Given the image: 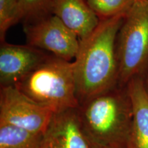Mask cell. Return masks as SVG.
<instances>
[{
  "instance_id": "4",
  "label": "cell",
  "mask_w": 148,
  "mask_h": 148,
  "mask_svg": "<svg viewBox=\"0 0 148 148\" xmlns=\"http://www.w3.org/2000/svg\"><path fill=\"white\" fill-rule=\"evenodd\" d=\"M116 51L119 86L147 76L148 0H135L125 15L116 37Z\"/></svg>"
},
{
  "instance_id": "15",
  "label": "cell",
  "mask_w": 148,
  "mask_h": 148,
  "mask_svg": "<svg viewBox=\"0 0 148 148\" xmlns=\"http://www.w3.org/2000/svg\"><path fill=\"white\" fill-rule=\"evenodd\" d=\"M145 85L146 90H147V92L148 93V75H147V77H146V79H145Z\"/></svg>"
},
{
  "instance_id": "7",
  "label": "cell",
  "mask_w": 148,
  "mask_h": 148,
  "mask_svg": "<svg viewBox=\"0 0 148 148\" xmlns=\"http://www.w3.org/2000/svg\"><path fill=\"white\" fill-rule=\"evenodd\" d=\"M49 55L27 44L13 45L2 42L0 47L1 86H14Z\"/></svg>"
},
{
  "instance_id": "9",
  "label": "cell",
  "mask_w": 148,
  "mask_h": 148,
  "mask_svg": "<svg viewBox=\"0 0 148 148\" xmlns=\"http://www.w3.org/2000/svg\"><path fill=\"white\" fill-rule=\"evenodd\" d=\"M50 12L60 18L79 40L89 35L100 21L86 0H51Z\"/></svg>"
},
{
  "instance_id": "10",
  "label": "cell",
  "mask_w": 148,
  "mask_h": 148,
  "mask_svg": "<svg viewBox=\"0 0 148 148\" xmlns=\"http://www.w3.org/2000/svg\"><path fill=\"white\" fill-rule=\"evenodd\" d=\"M132 108L127 148H148V93L145 79L136 77L126 85Z\"/></svg>"
},
{
  "instance_id": "1",
  "label": "cell",
  "mask_w": 148,
  "mask_h": 148,
  "mask_svg": "<svg viewBox=\"0 0 148 148\" xmlns=\"http://www.w3.org/2000/svg\"><path fill=\"white\" fill-rule=\"evenodd\" d=\"M125 14L100 19L89 35L79 40L73 61L79 104L119 86L116 42Z\"/></svg>"
},
{
  "instance_id": "16",
  "label": "cell",
  "mask_w": 148,
  "mask_h": 148,
  "mask_svg": "<svg viewBox=\"0 0 148 148\" xmlns=\"http://www.w3.org/2000/svg\"><path fill=\"white\" fill-rule=\"evenodd\" d=\"M92 147H93V148H100V147H95V146L92 145Z\"/></svg>"
},
{
  "instance_id": "8",
  "label": "cell",
  "mask_w": 148,
  "mask_h": 148,
  "mask_svg": "<svg viewBox=\"0 0 148 148\" xmlns=\"http://www.w3.org/2000/svg\"><path fill=\"white\" fill-rule=\"evenodd\" d=\"M42 148H93L83 129L79 108L53 114Z\"/></svg>"
},
{
  "instance_id": "11",
  "label": "cell",
  "mask_w": 148,
  "mask_h": 148,
  "mask_svg": "<svg viewBox=\"0 0 148 148\" xmlns=\"http://www.w3.org/2000/svg\"><path fill=\"white\" fill-rule=\"evenodd\" d=\"M42 136L12 125L0 124V148H42Z\"/></svg>"
},
{
  "instance_id": "3",
  "label": "cell",
  "mask_w": 148,
  "mask_h": 148,
  "mask_svg": "<svg viewBox=\"0 0 148 148\" xmlns=\"http://www.w3.org/2000/svg\"><path fill=\"white\" fill-rule=\"evenodd\" d=\"M14 86L54 114L79 108L80 105L73 62L51 54Z\"/></svg>"
},
{
  "instance_id": "13",
  "label": "cell",
  "mask_w": 148,
  "mask_h": 148,
  "mask_svg": "<svg viewBox=\"0 0 148 148\" xmlns=\"http://www.w3.org/2000/svg\"><path fill=\"white\" fill-rule=\"evenodd\" d=\"M21 19L19 0H0V38L3 42L5 33Z\"/></svg>"
},
{
  "instance_id": "14",
  "label": "cell",
  "mask_w": 148,
  "mask_h": 148,
  "mask_svg": "<svg viewBox=\"0 0 148 148\" xmlns=\"http://www.w3.org/2000/svg\"><path fill=\"white\" fill-rule=\"evenodd\" d=\"M51 0H19L21 19L28 20L50 14Z\"/></svg>"
},
{
  "instance_id": "12",
  "label": "cell",
  "mask_w": 148,
  "mask_h": 148,
  "mask_svg": "<svg viewBox=\"0 0 148 148\" xmlns=\"http://www.w3.org/2000/svg\"><path fill=\"white\" fill-rule=\"evenodd\" d=\"M135 0H86L99 19L125 14Z\"/></svg>"
},
{
  "instance_id": "5",
  "label": "cell",
  "mask_w": 148,
  "mask_h": 148,
  "mask_svg": "<svg viewBox=\"0 0 148 148\" xmlns=\"http://www.w3.org/2000/svg\"><path fill=\"white\" fill-rule=\"evenodd\" d=\"M24 31L27 45L67 61L76 56L78 36L51 13L26 21Z\"/></svg>"
},
{
  "instance_id": "6",
  "label": "cell",
  "mask_w": 148,
  "mask_h": 148,
  "mask_svg": "<svg viewBox=\"0 0 148 148\" xmlns=\"http://www.w3.org/2000/svg\"><path fill=\"white\" fill-rule=\"evenodd\" d=\"M54 113L40 106L16 86H1L0 124L9 125L43 135Z\"/></svg>"
},
{
  "instance_id": "2",
  "label": "cell",
  "mask_w": 148,
  "mask_h": 148,
  "mask_svg": "<svg viewBox=\"0 0 148 148\" xmlns=\"http://www.w3.org/2000/svg\"><path fill=\"white\" fill-rule=\"evenodd\" d=\"M79 113L92 145L127 148L132 108L126 86H117L85 101L79 105Z\"/></svg>"
}]
</instances>
